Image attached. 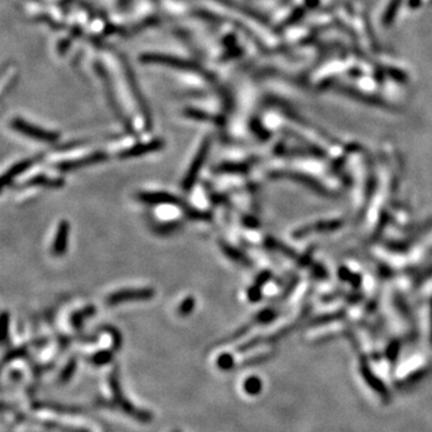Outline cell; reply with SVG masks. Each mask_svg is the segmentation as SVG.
I'll use <instances>...</instances> for the list:
<instances>
[{"mask_svg": "<svg viewBox=\"0 0 432 432\" xmlns=\"http://www.w3.org/2000/svg\"><path fill=\"white\" fill-rule=\"evenodd\" d=\"M108 382H109V387H111V390L113 394V401H114L113 406L120 408L123 412H125L126 414H129L130 417L135 418V419L139 421H144V423H147V421H150L153 419V416L149 412H146V411H142L139 410V408L135 407L128 399H126V397H124V395H123L122 387H120V383H119L118 369L116 368L113 369L111 373H109Z\"/></svg>", "mask_w": 432, "mask_h": 432, "instance_id": "1", "label": "cell"}, {"mask_svg": "<svg viewBox=\"0 0 432 432\" xmlns=\"http://www.w3.org/2000/svg\"><path fill=\"white\" fill-rule=\"evenodd\" d=\"M210 146H211L210 138H205L203 140V143L201 144L200 149H198L196 155H195L190 167H188L186 174H185L183 181H181V188H183L185 192L191 191L192 187L196 185L202 168H203L205 161H207L208 153L209 150H210Z\"/></svg>", "mask_w": 432, "mask_h": 432, "instance_id": "2", "label": "cell"}, {"mask_svg": "<svg viewBox=\"0 0 432 432\" xmlns=\"http://www.w3.org/2000/svg\"><path fill=\"white\" fill-rule=\"evenodd\" d=\"M136 197L142 203L150 205H174V207L183 209V212H186L191 208V205H188L186 201L170 192L140 191L136 195Z\"/></svg>", "mask_w": 432, "mask_h": 432, "instance_id": "3", "label": "cell"}, {"mask_svg": "<svg viewBox=\"0 0 432 432\" xmlns=\"http://www.w3.org/2000/svg\"><path fill=\"white\" fill-rule=\"evenodd\" d=\"M154 296H155V291L150 287L135 288V290H120L109 294L107 299H106V304L109 305V306H114V305L131 303V301H146L153 299Z\"/></svg>", "mask_w": 432, "mask_h": 432, "instance_id": "4", "label": "cell"}, {"mask_svg": "<svg viewBox=\"0 0 432 432\" xmlns=\"http://www.w3.org/2000/svg\"><path fill=\"white\" fill-rule=\"evenodd\" d=\"M12 128L20 133H23L24 136H28L30 138L42 140V142H54V140L58 139V135L54 132L46 131V130L36 128V126H33L32 124H28V123L23 122V120L16 119L12 122Z\"/></svg>", "mask_w": 432, "mask_h": 432, "instance_id": "5", "label": "cell"}, {"mask_svg": "<svg viewBox=\"0 0 432 432\" xmlns=\"http://www.w3.org/2000/svg\"><path fill=\"white\" fill-rule=\"evenodd\" d=\"M107 159V155L104 153H94L91 155L81 157V159L70 160V161H63V162L57 164V170L61 172H71L75 170H81V168L92 166V164L100 163L102 161Z\"/></svg>", "mask_w": 432, "mask_h": 432, "instance_id": "6", "label": "cell"}, {"mask_svg": "<svg viewBox=\"0 0 432 432\" xmlns=\"http://www.w3.org/2000/svg\"><path fill=\"white\" fill-rule=\"evenodd\" d=\"M68 236H70V224L66 220L60 221L52 245V252L54 256L61 257L66 253L68 248Z\"/></svg>", "mask_w": 432, "mask_h": 432, "instance_id": "7", "label": "cell"}, {"mask_svg": "<svg viewBox=\"0 0 432 432\" xmlns=\"http://www.w3.org/2000/svg\"><path fill=\"white\" fill-rule=\"evenodd\" d=\"M65 185V180L61 178H52L40 174L30 178L29 180L24 181L22 185H18L19 190L27 187H46V188H60Z\"/></svg>", "mask_w": 432, "mask_h": 432, "instance_id": "8", "label": "cell"}, {"mask_svg": "<svg viewBox=\"0 0 432 432\" xmlns=\"http://www.w3.org/2000/svg\"><path fill=\"white\" fill-rule=\"evenodd\" d=\"M163 147V143L162 140H152V142L149 143H144V144H137L135 147H131V148L124 150V152H122L119 154V157L120 159H130V157H137V156H142V155H146V154L148 153H152V152H156V150L161 149Z\"/></svg>", "mask_w": 432, "mask_h": 432, "instance_id": "9", "label": "cell"}, {"mask_svg": "<svg viewBox=\"0 0 432 432\" xmlns=\"http://www.w3.org/2000/svg\"><path fill=\"white\" fill-rule=\"evenodd\" d=\"M37 159H39V157H35V159H26L23 161H19V162H17L16 164H13L9 171H6V173L2 178V188H5L6 186H9V185H11L13 180L18 176H20V174L26 172L27 170H29V168L36 162Z\"/></svg>", "mask_w": 432, "mask_h": 432, "instance_id": "10", "label": "cell"}, {"mask_svg": "<svg viewBox=\"0 0 432 432\" xmlns=\"http://www.w3.org/2000/svg\"><path fill=\"white\" fill-rule=\"evenodd\" d=\"M219 245H220L222 252H224L228 258H231L233 260H235V262H239L242 264H249V259L246 258V257L243 255L239 250H236L235 248H233L232 245H229L228 243L224 242V240H220V242H219Z\"/></svg>", "mask_w": 432, "mask_h": 432, "instance_id": "11", "label": "cell"}, {"mask_svg": "<svg viewBox=\"0 0 432 432\" xmlns=\"http://www.w3.org/2000/svg\"><path fill=\"white\" fill-rule=\"evenodd\" d=\"M184 227V224L181 221H172V222H164V224H155L153 226L154 232L160 235H167L172 234V233L180 231Z\"/></svg>", "mask_w": 432, "mask_h": 432, "instance_id": "12", "label": "cell"}, {"mask_svg": "<svg viewBox=\"0 0 432 432\" xmlns=\"http://www.w3.org/2000/svg\"><path fill=\"white\" fill-rule=\"evenodd\" d=\"M95 307L94 306H88V307H84L82 308V310L75 312L74 315L71 316V324L74 325L75 329H81L82 325H83V322L85 318L92 316V315L95 314Z\"/></svg>", "mask_w": 432, "mask_h": 432, "instance_id": "13", "label": "cell"}, {"mask_svg": "<svg viewBox=\"0 0 432 432\" xmlns=\"http://www.w3.org/2000/svg\"><path fill=\"white\" fill-rule=\"evenodd\" d=\"M100 331H107L109 335H111L112 338V342H113V349L114 351H119L120 348H122V345H123V338L122 335H120V332L118 331V329H115L114 327H112V325H102V327L99 329Z\"/></svg>", "mask_w": 432, "mask_h": 432, "instance_id": "14", "label": "cell"}, {"mask_svg": "<svg viewBox=\"0 0 432 432\" xmlns=\"http://www.w3.org/2000/svg\"><path fill=\"white\" fill-rule=\"evenodd\" d=\"M113 358V353L111 351H100L95 354H92L89 358V362L95 366H102L108 364Z\"/></svg>", "mask_w": 432, "mask_h": 432, "instance_id": "15", "label": "cell"}, {"mask_svg": "<svg viewBox=\"0 0 432 432\" xmlns=\"http://www.w3.org/2000/svg\"><path fill=\"white\" fill-rule=\"evenodd\" d=\"M244 389L249 395H257L262 389V382L257 377H250L245 380Z\"/></svg>", "mask_w": 432, "mask_h": 432, "instance_id": "16", "label": "cell"}, {"mask_svg": "<svg viewBox=\"0 0 432 432\" xmlns=\"http://www.w3.org/2000/svg\"><path fill=\"white\" fill-rule=\"evenodd\" d=\"M76 359L72 358L70 362H68V364L65 366V369L61 371V375L59 377V380L61 383H66L67 380H70V378L72 376H74L75 371H76Z\"/></svg>", "mask_w": 432, "mask_h": 432, "instance_id": "17", "label": "cell"}, {"mask_svg": "<svg viewBox=\"0 0 432 432\" xmlns=\"http://www.w3.org/2000/svg\"><path fill=\"white\" fill-rule=\"evenodd\" d=\"M195 304H196V301H195V298L194 297H187L186 299H185L183 303L179 305V308H178V314L180 315V316H188V315L191 314L192 311H194L195 308Z\"/></svg>", "mask_w": 432, "mask_h": 432, "instance_id": "18", "label": "cell"}, {"mask_svg": "<svg viewBox=\"0 0 432 432\" xmlns=\"http://www.w3.org/2000/svg\"><path fill=\"white\" fill-rule=\"evenodd\" d=\"M216 363H218V368L221 370H225V371L231 370L233 368V365H234L233 356L231 354H227V353H225V354H221L220 356H219L218 362Z\"/></svg>", "mask_w": 432, "mask_h": 432, "instance_id": "19", "label": "cell"}, {"mask_svg": "<svg viewBox=\"0 0 432 432\" xmlns=\"http://www.w3.org/2000/svg\"><path fill=\"white\" fill-rule=\"evenodd\" d=\"M2 324L3 327H4V332H3V344L5 345L9 339V329H10V316L8 312H3Z\"/></svg>", "mask_w": 432, "mask_h": 432, "instance_id": "20", "label": "cell"}, {"mask_svg": "<svg viewBox=\"0 0 432 432\" xmlns=\"http://www.w3.org/2000/svg\"><path fill=\"white\" fill-rule=\"evenodd\" d=\"M174 432H179V431H174Z\"/></svg>", "mask_w": 432, "mask_h": 432, "instance_id": "21", "label": "cell"}]
</instances>
